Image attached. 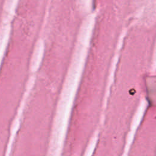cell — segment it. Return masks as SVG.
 I'll return each instance as SVG.
<instances>
[{"mask_svg":"<svg viewBox=\"0 0 156 156\" xmlns=\"http://www.w3.org/2000/svg\"><path fill=\"white\" fill-rule=\"evenodd\" d=\"M105 107L99 100H82L73 105L58 156H88L99 129Z\"/></svg>","mask_w":156,"mask_h":156,"instance_id":"6da1fadb","label":"cell"},{"mask_svg":"<svg viewBox=\"0 0 156 156\" xmlns=\"http://www.w3.org/2000/svg\"><path fill=\"white\" fill-rule=\"evenodd\" d=\"M129 115L121 104L112 101L103 118L88 156H122Z\"/></svg>","mask_w":156,"mask_h":156,"instance_id":"7a4b0ae2","label":"cell"}]
</instances>
